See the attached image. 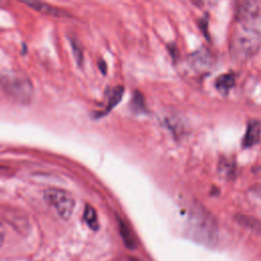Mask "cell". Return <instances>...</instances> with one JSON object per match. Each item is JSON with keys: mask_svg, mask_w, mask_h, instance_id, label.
<instances>
[{"mask_svg": "<svg viewBox=\"0 0 261 261\" xmlns=\"http://www.w3.org/2000/svg\"><path fill=\"white\" fill-rule=\"evenodd\" d=\"M188 230L192 239L202 245L214 247L218 243V225L216 219L199 204L192 206Z\"/></svg>", "mask_w": 261, "mask_h": 261, "instance_id": "cell-1", "label": "cell"}, {"mask_svg": "<svg viewBox=\"0 0 261 261\" xmlns=\"http://www.w3.org/2000/svg\"><path fill=\"white\" fill-rule=\"evenodd\" d=\"M0 87L12 99L28 104L34 97V86L28 75L21 71H4L0 73Z\"/></svg>", "mask_w": 261, "mask_h": 261, "instance_id": "cell-2", "label": "cell"}, {"mask_svg": "<svg viewBox=\"0 0 261 261\" xmlns=\"http://www.w3.org/2000/svg\"><path fill=\"white\" fill-rule=\"evenodd\" d=\"M261 46V38L254 28L242 27L230 38L229 50L234 59L244 60L252 57Z\"/></svg>", "mask_w": 261, "mask_h": 261, "instance_id": "cell-3", "label": "cell"}, {"mask_svg": "<svg viewBox=\"0 0 261 261\" xmlns=\"http://www.w3.org/2000/svg\"><path fill=\"white\" fill-rule=\"evenodd\" d=\"M45 201L54 207L58 215L67 220L70 218L73 208H74V199L66 191L56 188H49L44 192Z\"/></svg>", "mask_w": 261, "mask_h": 261, "instance_id": "cell-4", "label": "cell"}, {"mask_svg": "<svg viewBox=\"0 0 261 261\" xmlns=\"http://www.w3.org/2000/svg\"><path fill=\"white\" fill-rule=\"evenodd\" d=\"M261 7L258 0H239L237 18L244 27L252 28L260 16Z\"/></svg>", "mask_w": 261, "mask_h": 261, "instance_id": "cell-5", "label": "cell"}, {"mask_svg": "<svg viewBox=\"0 0 261 261\" xmlns=\"http://www.w3.org/2000/svg\"><path fill=\"white\" fill-rule=\"evenodd\" d=\"M212 54L206 48H200L188 56V65L196 72L208 70L212 66Z\"/></svg>", "mask_w": 261, "mask_h": 261, "instance_id": "cell-6", "label": "cell"}, {"mask_svg": "<svg viewBox=\"0 0 261 261\" xmlns=\"http://www.w3.org/2000/svg\"><path fill=\"white\" fill-rule=\"evenodd\" d=\"M18 1L22 2L24 5L32 8L33 10H36L45 15L54 16V17H61L66 15V13L61 9L55 6H52L42 0H18Z\"/></svg>", "mask_w": 261, "mask_h": 261, "instance_id": "cell-7", "label": "cell"}, {"mask_svg": "<svg viewBox=\"0 0 261 261\" xmlns=\"http://www.w3.org/2000/svg\"><path fill=\"white\" fill-rule=\"evenodd\" d=\"M261 138V123L258 120H251L248 123L246 134L243 139V147L250 148L259 143Z\"/></svg>", "mask_w": 261, "mask_h": 261, "instance_id": "cell-8", "label": "cell"}, {"mask_svg": "<svg viewBox=\"0 0 261 261\" xmlns=\"http://www.w3.org/2000/svg\"><path fill=\"white\" fill-rule=\"evenodd\" d=\"M234 219L243 227L249 229L256 234L261 236V221L259 219L245 214H237L234 216Z\"/></svg>", "mask_w": 261, "mask_h": 261, "instance_id": "cell-9", "label": "cell"}, {"mask_svg": "<svg viewBox=\"0 0 261 261\" xmlns=\"http://www.w3.org/2000/svg\"><path fill=\"white\" fill-rule=\"evenodd\" d=\"M236 79L231 73H224L217 76L215 80V88L221 94H227L234 86Z\"/></svg>", "mask_w": 261, "mask_h": 261, "instance_id": "cell-10", "label": "cell"}, {"mask_svg": "<svg viewBox=\"0 0 261 261\" xmlns=\"http://www.w3.org/2000/svg\"><path fill=\"white\" fill-rule=\"evenodd\" d=\"M165 123L174 136H180L185 132V124L179 116L175 114H169L165 116Z\"/></svg>", "mask_w": 261, "mask_h": 261, "instance_id": "cell-11", "label": "cell"}, {"mask_svg": "<svg viewBox=\"0 0 261 261\" xmlns=\"http://www.w3.org/2000/svg\"><path fill=\"white\" fill-rule=\"evenodd\" d=\"M218 171H219V174H221L222 176L226 178H230L231 176L234 175V171H236L234 162L228 158H222L218 164Z\"/></svg>", "mask_w": 261, "mask_h": 261, "instance_id": "cell-12", "label": "cell"}, {"mask_svg": "<svg viewBox=\"0 0 261 261\" xmlns=\"http://www.w3.org/2000/svg\"><path fill=\"white\" fill-rule=\"evenodd\" d=\"M122 95H123V88L118 86L116 87L110 94V97H109V100H108V103H107V106L105 108V111L103 114H106L108 112H110L121 100L122 98Z\"/></svg>", "mask_w": 261, "mask_h": 261, "instance_id": "cell-13", "label": "cell"}, {"mask_svg": "<svg viewBox=\"0 0 261 261\" xmlns=\"http://www.w3.org/2000/svg\"><path fill=\"white\" fill-rule=\"evenodd\" d=\"M85 220L88 223V225L92 228V229H98L99 227V222H98V217H97V213L95 211V209L87 204L85 207Z\"/></svg>", "mask_w": 261, "mask_h": 261, "instance_id": "cell-14", "label": "cell"}, {"mask_svg": "<svg viewBox=\"0 0 261 261\" xmlns=\"http://www.w3.org/2000/svg\"><path fill=\"white\" fill-rule=\"evenodd\" d=\"M70 46H71L72 54H73V57L76 61V64L81 66L83 61H84V54H83L82 47H81L80 43L74 39H70Z\"/></svg>", "mask_w": 261, "mask_h": 261, "instance_id": "cell-15", "label": "cell"}, {"mask_svg": "<svg viewBox=\"0 0 261 261\" xmlns=\"http://www.w3.org/2000/svg\"><path fill=\"white\" fill-rule=\"evenodd\" d=\"M132 105H133V109L135 111H144L145 110L144 98L140 93H136L134 95V98L132 100Z\"/></svg>", "mask_w": 261, "mask_h": 261, "instance_id": "cell-16", "label": "cell"}, {"mask_svg": "<svg viewBox=\"0 0 261 261\" xmlns=\"http://www.w3.org/2000/svg\"><path fill=\"white\" fill-rule=\"evenodd\" d=\"M215 0H196V3L199 5H212Z\"/></svg>", "mask_w": 261, "mask_h": 261, "instance_id": "cell-17", "label": "cell"}, {"mask_svg": "<svg viewBox=\"0 0 261 261\" xmlns=\"http://www.w3.org/2000/svg\"><path fill=\"white\" fill-rule=\"evenodd\" d=\"M4 234H5L4 227H3L2 223L0 222V247H1V246H2V244H3V241H4Z\"/></svg>", "mask_w": 261, "mask_h": 261, "instance_id": "cell-18", "label": "cell"}, {"mask_svg": "<svg viewBox=\"0 0 261 261\" xmlns=\"http://www.w3.org/2000/svg\"><path fill=\"white\" fill-rule=\"evenodd\" d=\"M3 6V0H0V7Z\"/></svg>", "mask_w": 261, "mask_h": 261, "instance_id": "cell-19", "label": "cell"}]
</instances>
